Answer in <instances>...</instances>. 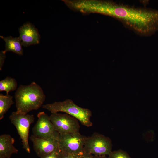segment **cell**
Returning a JSON list of instances; mask_svg holds the SVG:
<instances>
[{
    "mask_svg": "<svg viewBox=\"0 0 158 158\" xmlns=\"http://www.w3.org/2000/svg\"><path fill=\"white\" fill-rule=\"evenodd\" d=\"M93 158H108L106 156H95L93 155Z\"/></svg>",
    "mask_w": 158,
    "mask_h": 158,
    "instance_id": "ffe728a7",
    "label": "cell"
},
{
    "mask_svg": "<svg viewBox=\"0 0 158 158\" xmlns=\"http://www.w3.org/2000/svg\"><path fill=\"white\" fill-rule=\"evenodd\" d=\"M9 118L20 137L23 148L27 152L30 153V150L28 141L29 133L30 126L34 121V116L16 111L12 112Z\"/></svg>",
    "mask_w": 158,
    "mask_h": 158,
    "instance_id": "5b68a950",
    "label": "cell"
},
{
    "mask_svg": "<svg viewBox=\"0 0 158 158\" xmlns=\"http://www.w3.org/2000/svg\"><path fill=\"white\" fill-rule=\"evenodd\" d=\"M17 87L16 80L10 77H7L0 81V91H5L7 94H9L11 91L15 90Z\"/></svg>",
    "mask_w": 158,
    "mask_h": 158,
    "instance_id": "5bb4252c",
    "label": "cell"
},
{
    "mask_svg": "<svg viewBox=\"0 0 158 158\" xmlns=\"http://www.w3.org/2000/svg\"><path fill=\"white\" fill-rule=\"evenodd\" d=\"M41 158H61V152L59 150L46 155Z\"/></svg>",
    "mask_w": 158,
    "mask_h": 158,
    "instance_id": "e0dca14e",
    "label": "cell"
},
{
    "mask_svg": "<svg viewBox=\"0 0 158 158\" xmlns=\"http://www.w3.org/2000/svg\"><path fill=\"white\" fill-rule=\"evenodd\" d=\"M19 36L22 45L28 47L40 43V35L38 30L30 23H26L19 29Z\"/></svg>",
    "mask_w": 158,
    "mask_h": 158,
    "instance_id": "30bf717a",
    "label": "cell"
},
{
    "mask_svg": "<svg viewBox=\"0 0 158 158\" xmlns=\"http://www.w3.org/2000/svg\"><path fill=\"white\" fill-rule=\"evenodd\" d=\"M13 97L9 94L4 95L0 94V120L4 117L5 114L8 111L11 105L14 104Z\"/></svg>",
    "mask_w": 158,
    "mask_h": 158,
    "instance_id": "4fadbf2b",
    "label": "cell"
},
{
    "mask_svg": "<svg viewBox=\"0 0 158 158\" xmlns=\"http://www.w3.org/2000/svg\"><path fill=\"white\" fill-rule=\"evenodd\" d=\"M49 118L55 130L60 134L79 132L78 120L67 114L52 113Z\"/></svg>",
    "mask_w": 158,
    "mask_h": 158,
    "instance_id": "52a82bcc",
    "label": "cell"
},
{
    "mask_svg": "<svg viewBox=\"0 0 158 158\" xmlns=\"http://www.w3.org/2000/svg\"><path fill=\"white\" fill-rule=\"evenodd\" d=\"M6 52L4 51H2L0 53V70H2L5 59L6 58Z\"/></svg>",
    "mask_w": 158,
    "mask_h": 158,
    "instance_id": "ac0fdd59",
    "label": "cell"
},
{
    "mask_svg": "<svg viewBox=\"0 0 158 158\" xmlns=\"http://www.w3.org/2000/svg\"><path fill=\"white\" fill-rule=\"evenodd\" d=\"M86 137L79 132L59 134L58 139L59 148L61 151L66 153L82 154Z\"/></svg>",
    "mask_w": 158,
    "mask_h": 158,
    "instance_id": "8992f818",
    "label": "cell"
},
{
    "mask_svg": "<svg viewBox=\"0 0 158 158\" xmlns=\"http://www.w3.org/2000/svg\"><path fill=\"white\" fill-rule=\"evenodd\" d=\"M93 155L91 154L83 152L82 158H93Z\"/></svg>",
    "mask_w": 158,
    "mask_h": 158,
    "instance_id": "d6986e66",
    "label": "cell"
},
{
    "mask_svg": "<svg viewBox=\"0 0 158 158\" xmlns=\"http://www.w3.org/2000/svg\"><path fill=\"white\" fill-rule=\"evenodd\" d=\"M91 10L116 19L136 34L149 36L158 31V10L109 1H94Z\"/></svg>",
    "mask_w": 158,
    "mask_h": 158,
    "instance_id": "6da1fadb",
    "label": "cell"
},
{
    "mask_svg": "<svg viewBox=\"0 0 158 158\" xmlns=\"http://www.w3.org/2000/svg\"><path fill=\"white\" fill-rule=\"evenodd\" d=\"M42 108L51 113L59 112L66 113L77 119L81 123L87 127L92 126L90 120L92 114L89 109L80 107L70 99L62 102H55L43 105Z\"/></svg>",
    "mask_w": 158,
    "mask_h": 158,
    "instance_id": "3957f363",
    "label": "cell"
},
{
    "mask_svg": "<svg viewBox=\"0 0 158 158\" xmlns=\"http://www.w3.org/2000/svg\"><path fill=\"white\" fill-rule=\"evenodd\" d=\"M61 158H82L83 153L76 154L66 153L61 151Z\"/></svg>",
    "mask_w": 158,
    "mask_h": 158,
    "instance_id": "2e32d148",
    "label": "cell"
},
{
    "mask_svg": "<svg viewBox=\"0 0 158 158\" xmlns=\"http://www.w3.org/2000/svg\"><path fill=\"white\" fill-rule=\"evenodd\" d=\"M37 117L32 128L33 135L39 138L58 139L59 134L55 130L49 116L42 111L38 113Z\"/></svg>",
    "mask_w": 158,
    "mask_h": 158,
    "instance_id": "ba28073f",
    "label": "cell"
},
{
    "mask_svg": "<svg viewBox=\"0 0 158 158\" xmlns=\"http://www.w3.org/2000/svg\"><path fill=\"white\" fill-rule=\"evenodd\" d=\"M108 158H131L126 152L121 150L112 151L108 155Z\"/></svg>",
    "mask_w": 158,
    "mask_h": 158,
    "instance_id": "9a60e30c",
    "label": "cell"
},
{
    "mask_svg": "<svg viewBox=\"0 0 158 158\" xmlns=\"http://www.w3.org/2000/svg\"><path fill=\"white\" fill-rule=\"evenodd\" d=\"M30 138L32 142L34 150L40 158L59 150L57 139L39 138L33 135H31Z\"/></svg>",
    "mask_w": 158,
    "mask_h": 158,
    "instance_id": "9c48e42d",
    "label": "cell"
},
{
    "mask_svg": "<svg viewBox=\"0 0 158 158\" xmlns=\"http://www.w3.org/2000/svg\"><path fill=\"white\" fill-rule=\"evenodd\" d=\"M5 43L4 51L13 52L19 55L23 54V49L21 40L19 37H13L11 36L4 37L0 36Z\"/></svg>",
    "mask_w": 158,
    "mask_h": 158,
    "instance_id": "7c38bea8",
    "label": "cell"
},
{
    "mask_svg": "<svg viewBox=\"0 0 158 158\" xmlns=\"http://www.w3.org/2000/svg\"><path fill=\"white\" fill-rule=\"evenodd\" d=\"M16 111L27 114L40 108L46 96L42 88L33 82L28 85H21L15 94Z\"/></svg>",
    "mask_w": 158,
    "mask_h": 158,
    "instance_id": "7a4b0ae2",
    "label": "cell"
},
{
    "mask_svg": "<svg viewBox=\"0 0 158 158\" xmlns=\"http://www.w3.org/2000/svg\"><path fill=\"white\" fill-rule=\"evenodd\" d=\"M112 146L109 138L95 133L86 137L83 152L95 156L108 155L112 152Z\"/></svg>",
    "mask_w": 158,
    "mask_h": 158,
    "instance_id": "277c9868",
    "label": "cell"
},
{
    "mask_svg": "<svg viewBox=\"0 0 158 158\" xmlns=\"http://www.w3.org/2000/svg\"><path fill=\"white\" fill-rule=\"evenodd\" d=\"M14 142V139L10 135L0 136V158H10L13 154L18 152V150L13 145Z\"/></svg>",
    "mask_w": 158,
    "mask_h": 158,
    "instance_id": "8fae6325",
    "label": "cell"
}]
</instances>
